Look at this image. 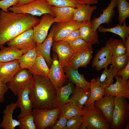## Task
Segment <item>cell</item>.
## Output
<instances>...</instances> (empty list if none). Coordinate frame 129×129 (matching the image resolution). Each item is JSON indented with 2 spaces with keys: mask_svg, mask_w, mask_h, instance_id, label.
<instances>
[{
  "mask_svg": "<svg viewBox=\"0 0 129 129\" xmlns=\"http://www.w3.org/2000/svg\"><path fill=\"white\" fill-rule=\"evenodd\" d=\"M51 6L77 8L83 5L77 0H46Z\"/></svg>",
  "mask_w": 129,
  "mask_h": 129,
  "instance_id": "cell-37",
  "label": "cell"
},
{
  "mask_svg": "<svg viewBox=\"0 0 129 129\" xmlns=\"http://www.w3.org/2000/svg\"><path fill=\"white\" fill-rule=\"evenodd\" d=\"M9 89L6 84H5L0 81V105L4 100V95Z\"/></svg>",
  "mask_w": 129,
  "mask_h": 129,
  "instance_id": "cell-48",
  "label": "cell"
},
{
  "mask_svg": "<svg viewBox=\"0 0 129 129\" xmlns=\"http://www.w3.org/2000/svg\"><path fill=\"white\" fill-rule=\"evenodd\" d=\"M54 17L49 14H44L38 23L33 28L34 37L37 43H42L47 37L49 29L55 22Z\"/></svg>",
  "mask_w": 129,
  "mask_h": 129,
  "instance_id": "cell-10",
  "label": "cell"
},
{
  "mask_svg": "<svg viewBox=\"0 0 129 129\" xmlns=\"http://www.w3.org/2000/svg\"><path fill=\"white\" fill-rule=\"evenodd\" d=\"M106 46L109 48L112 55H119L126 53L124 42L122 39L111 38L106 42Z\"/></svg>",
  "mask_w": 129,
  "mask_h": 129,
  "instance_id": "cell-32",
  "label": "cell"
},
{
  "mask_svg": "<svg viewBox=\"0 0 129 129\" xmlns=\"http://www.w3.org/2000/svg\"><path fill=\"white\" fill-rule=\"evenodd\" d=\"M115 97L111 95H104L94 102V106L100 111L110 125L112 121Z\"/></svg>",
  "mask_w": 129,
  "mask_h": 129,
  "instance_id": "cell-14",
  "label": "cell"
},
{
  "mask_svg": "<svg viewBox=\"0 0 129 129\" xmlns=\"http://www.w3.org/2000/svg\"><path fill=\"white\" fill-rule=\"evenodd\" d=\"M50 5L46 0H36L27 4L19 6H12L9 7V11L18 13L29 14L40 16L48 13L55 16L52 12Z\"/></svg>",
  "mask_w": 129,
  "mask_h": 129,
  "instance_id": "cell-5",
  "label": "cell"
},
{
  "mask_svg": "<svg viewBox=\"0 0 129 129\" xmlns=\"http://www.w3.org/2000/svg\"><path fill=\"white\" fill-rule=\"evenodd\" d=\"M126 0L128 1L129 0Z\"/></svg>",
  "mask_w": 129,
  "mask_h": 129,
  "instance_id": "cell-53",
  "label": "cell"
},
{
  "mask_svg": "<svg viewBox=\"0 0 129 129\" xmlns=\"http://www.w3.org/2000/svg\"><path fill=\"white\" fill-rule=\"evenodd\" d=\"M19 0H0V8L1 10L8 11V8L15 5Z\"/></svg>",
  "mask_w": 129,
  "mask_h": 129,
  "instance_id": "cell-45",
  "label": "cell"
},
{
  "mask_svg": "<svg viewBox=\"0 0 129 129\" xmlns=\"http://www.w3.org/2000/svg\"><path fill=\"white\" fill-rule=\"evenodd\" d=\"M82 22L72 21L55 24L54 42L61 40L68 36L73 31L79 29Z\"/></svg>",
  "mask_w": 129,
  "mask_h": 129,
  "instance_id": "cell-17",
  "label": "cell"
},
{
  "mask_svg": "<svg viewBox=\"0 0 129 129\" xmlns=\"http://www.w3.org/2000/svg\"><path fill=\"white\" fill-rule=\"evenodd\" d=\"M126 53L129 55V36L125 39L124 42Z\"/></svg>",
  "mask_w": 129,
  "mask_h": 129,
  "instance_id": "cell-51",
  "label": "cell"
},
{
  "mask_svg": "<svg viewBox=\"0 0 129 129\" xmlns=\"http://www.w3.org/2000/svg\"><path fill=\"white\" fill-rule=\"evenodd\" d=\"M67 78L70 82L87 91H89L90 82L87 81L84 76L80 74L77 70L66 66L64 68Z\"/></svg>",
  "mask_w": 129,
  "mask_h": 129,
  "instance_id": "cell-21",
  "label": "cell"
},
{
  "mask_svg": "<svg viewBox=\"0 0 129 129\" xmlns=\"http://www.w3.org/2000/svg\"><path fill=\"white\" fill-rule=\"evenodd\" d=\"M91 91H87L76 86L70 101L82 109L88 100L90 95Z\"/></svg>",
  "mask_w": 129,
  "mask_h": 129,
  "instance_id": "cell-26",
  "label": "cell"
},
{
  "mask_svg": "<svg viewBox=\"0 0 129 129\" xmlns=\"http://www.w3.org/2000/svg\"><path fill=\"white\" fill-rule=\"evenodd\" d=\"M16 108V103L13 102L6 106L3 111L2 120L0 124V128L4 129H14L19 126L18 121L13 118V112Z\"/></svg>",
  "mask_w": 129,
  "mask_h": 129,
  "instance_id": "cell-19",
  "label": "cell"
},
{
  "mask_svg": "<svg viewBox=\"0 0 129 129\" xmlns=\"http://www.w3.org/2000/svg\"><path fill=\"white\" fill-rule=\"evenodd\" d=\"M82 123L80 129H110L111 125L100 111L94 106V102L84 106Z\"/></svg>",
  "mask_w": 129,
  "mask_h": 129,
  "instance_id": "cell-3",
  "label": "cell"
},
{
  "mask_svg": "<svg viewBox=\"0 0 129 129\" xmlns=\"http://www.w3.org/2000/svg\"><path fill=\"white\" fill-rule=\"evenodd\" d=\"M23 54L20 50L14 48L4 46L0 50V63L18 60Z\"/></svg>",
  "mask_w": 129,
  "mask_h": 129,
  "instance_id": "cell-27",
  "label": "cell"
},
{
  "mask_svg": "<svg viewBox=\"0 0 129 129\" xmlns=\"http://www.w3.org/2000/svg\"><path fill=\"white\" fill-rule=\"evenodd\" d=\"M116 75L121 77L124 81H126L129 78V61L126 66L121 70L117 71Z\"/></svg>",
  "mask_w": 129,
  "mask_h": 129,
  "instance_id": "cell-47",
  "label": "cell"
},
{
  "mask_svg": "<svg viewBox=\"0 0 129 129\" xmlns=\"http://www.w3.org/2000/svg\"><path fill=\"white\" fill-rule=\"evenodd\" d=\"M72 83L70 82L66 85L62 86L56 90V95L54 104V108H60L70 101V96L74 90Z\"/></svg>",
  "mask_w": 129,
  "mask_h": 129,
  "instance_id": "cell-22",
  "label": "cell"
},
{
  "mask_svg": "<svg viewBox=\"0 0 129 129\" xmlns=\"http://www.w3.org/2000/svg\"><path fill=\"white\" fill-rule=\"evenodd\" d=\"M83 115H76L68 119L65 129H79L82 124Z\"/></svg>",
  "mask_w": 129,
  "mask_h": 129,
  "instance_id": "cell-40",
  "label": "cell"
},
{
  "mask_svg": "<svg viewBox=\"0 0 129 129\" xmlns=\"http://www.w3.org/2000/svg\"><path fill=\"white\" fill-rule=\"evenodd\" d=\"M116 75V73L111 65L109 69L105 68L100 78L98 77L96 79V83L103 88L108 87L113 83V79Z\"/></svg>",
  "mask_w": 129,
  "mask_h": 129,
  "instance_id": "cell-29",
  "label": "cell"
},
{
  "mask_svg": "<svg viewBox=\"0 0 129 129\" xmlns=\"http://www.w3.org/2000/svg\"><path fill=\"white\" fill-rule=\"evenodd\" d=\"M129 118V104L127 98L115 97L111 129H124Z\"/></svg>",
  "mask_w": 129,
  "mask_h": 129,
  "instance_id": "cell-4",
  "label": "cell"
},
{
  "mask_svg": "<svg viewBox=\"0 0 129 129\" xmlns=\"http://www.w3.org/2000/svg\"><path fill=\"white\" fill-rule=\"evenodd\" d=\"M116 3L118 13V24L122 25L129 17V3L126 0H116Z\"/></svg>",
  "mask_w": 129,
  "mask_h": 129,
  "instance_id": "cell-34",
  "label": "cell"
},
{
  "mask_svg": "<svg viewBox=\"0 0 129 129\" xmlns=\"http://www.w3.org/2000/svg\"><path fill=\"white\" fill-rule=\"evenodd\" d=\"M51 9L55 16V22L60 23L73 21L76 8L69 6H51Z\"/></svg>",
  "mask_w": 129,
  "mask_h": 129,
  "instance_id": "cell-20",
  "label": "cell"
},
{
  "mask_svg": "<svg viewBox=\"0 0 129 129\" xmlns=\"http://www.w3.org/2000/svg\"><path fill=\"white\" fill-rule=\"evenodd\" d=\"M68 119L63 116H61L50 128L52 129H65Z\"/></svg>",
  "mask_w": 129,
  "mask_h": 129,
  "instance_id": "cell-43",
  "label": "cell"
},
{
  "mask_svg": "<svg viewBox=\"0 0 129 129\" xmlns=\"http://www.w3.org/2000/svg\"><path fill=\"white\" fill-rule=\"evenodd\" d=\"M112 54L110 51L109 54L97 62L95 67L97 71H99L103 68H107L108 65L111 64Z\"/></svg>",
  "mask_w": 129,
  "mask_h": 129,
  "instance_id": "cell-42",
  "label": "cell"
},
{
  "mask_svg": "<svg viewBox=\"0 0 129 129\" xmlns=\"http://www.w3.org/2000/svg\"><path fill=\"white\" fill-rule=\"evenodd\" d=\"M32 78V75L27 69H22L20 70L6 84L9 89L14 95L17 96L20 89L29 82Z\"/></svg>",
  "mask_w": 129,
  "mask_h": 129,
  "instance_id": "cell-12",
  "label": "cell"
},
{
  "mask_svg": "<svg viewBox=\"0 0 129 129\" xmlns=\"http://www.w3.org/2000/svg\"><path fill=\"white\" fill-rule=\"evenodd\" d=\"M37 56L35 48L23 54L18 59L21 70L23 69H28L31 67L34 63Z\"/></svg>",
  "mask_w": 129,
  "mask_h": 129,
  "instance_id": "cell-33",
  "label": "cell"
},
{
  "mask_svg": "<svg viewBox=\"0 0 129 129\" xmlns=\"http://www.w3.org/2000/svg\"><path fill=\"white\" fill-rule=\"evenodd\" d=\"M55 24L52 27L49 33L44 41L41 43H37L35 48L37 55H41L46 61L49 69L52 64L53 59L50 56V51L53 42Z\"/></svg>",
  "mask_w": 129,
  "mask_h": 129,
  "instance_id": "cell-16",
  "label": "cell"
},
{
  "mask_svg": "<svg viewBox=\"0 0 129 129\" xmlns=\"http://www.w3.org/2000/svg\"><path fill=\"white\" fill-rule=\"evenodd\" d=\"M45 60L42 56L37 55L32 65L28 69L31 74L47 77L49 68Z\"/></svg>",
  "mask_w": 129,
  "mask_h": 129,
  "instance_id": "cell-25",
  "label": "cell"
},
{
  "mask_svg": "<svg viewBox=\"0 0 129 129\" xmlns=\"http://www.w3.org/2000/svg\"><path fill=\"white\" fill-rule=\"evenodd\" d=\"M82 4L92 5L97 3V0H77Z\"/></svg>",
  "mask_w": 129,
  "mask_h": 129,
  "instance_id": "cell-49",
  "label": "cell"
},
{
  "mask_svg": "<svg viewBox=\"0 0 129 129\" xmlns=\"http://www.w3.org/2000/svg\"><path fill=\"white\" fill-rule=\"evenodd\" d=\"M122 25L118 24L114 27L106 28L100 26L97 28L98 31L100 32L105 33L110 32L120 36L124 42L126 38L129 35V26H127L124 22Z\"/></svg>",
  "mask_w": 129,
  "mask_h": 129,
  "instance_id": "cell-30",
  "label": "cell"
},
{
  "mask_svg": "<svg viewBox=\"0 0 129 129\" xmlns=\"http://www.w3.org/2000/svg\"><path fill=\"white\" fill-rule=\"evenodd\" d=\"M40 19L29 14L0 11V49L7 42L28 29L32 28Z\"/></svg>",
  "mask_w": 129,
  "mask_h": 129,
  "instance_id": "cell-1",
  "label": "cell"
},
{
  "mask_svg": "<svg viewBox=\"0 0 129 129\" xmlns=\"http://www.w3.org/2000/svg\"><path fill=\"white\" fill-rule=\"evenodd\" d=\"M33 83L32 78L29 82L21 87L18 91L17 96L18 99L16 102L17 107L19 108L21 111L20 113L17 116L18 119L32 113V109L29 95Z\"/></svg>",
  "mask_w": 129,
  "mask_h": 129,
  "instance_id": "cell-8",
  "label": "cell"
},
{
  "mask_svg": "<svg viewBox=\"0 0 129 129\" xmlns=\"http://www.w3.org/2000/svg\"><path fill=\"white\" fill-rule=\"evenodd\" d=\"M129 121L128 120L126 123L124 128V129H129Z\"/></svg>",
  "mask_w": 129,
  "mask_h": 129,
  "instance_id": "cell-52",
  "label": "cell"
},
{
  "mask_svg": "<svg viewBox=\"0 0 129 129\" xmlns=\"http://www.w3.org/2000/svg\"><path fill=\"white\" fill-rule=\"evenodd\" d=\"M64 68L59 63L57 55L54 53L52 64L49 69L47 76L54 86L56 90L63 86L67 81Z\"/></svg>",
  "mask_w": 129,
  "mask_h": 129,
  "instance_id": "cell-9",
  "label": "cell"
},
{
  "mask_svg": "<svg viewBox=\"0 0 129 129\" xmlns=\"http://www.w3.org/2000/svg\"><path fill=\"white\" fill-rule=\"evenodd\" d=\"M90 89L91 93L90 98L85 105L87 106L102 98L105 94L104 88L98 85L96 82V79H92L90 82Z\"/></svg>",
  "mask_w": 129,
  "mask_h": 129,
  "instance_id": "cell-31",
  "label": "cell"
},
{
  "mask_svg": "<svg viewBox=\"0 0 129 129\" xmlns=\"http://www.w3.org/2000/svg\"><path fill=\"white\" fill-rule=\"evenodd\" d=\"M129 61V55L126 53L121 55H112L111 64L116 72L124 68Z\"/></svg>",
  "mask_w": 129,
  "mask_h": 129,
  "instance_id": "cell-35",
  "label": "cell"
},
{
  "mask_svg": "<svg viewBox=\"0 0 129 129\" xmlns=\"http://www.w3.org/2000/svg\"><path fill=\"white\" fill-rule=\"evenodd\" d=\"M91 20L82 22L79 29L81 38L92 45L98 43L97 31H93L91 29Z\"/></svg>",
  "mask_w": 129,
  "mask_h": 129,
  "instance_id": "cell-23",
  "label": "cell"
},
{
  "mask_svg": "<svg viewBox=\"0 0 129 129\" xmlns=\"http://www.w3.org/2000/svg\"><path fill=\"white\" fill-rule=\"evenodd\" d=\"M92 48L88 49L84 55L80 67H86L89 63L92 57Z\"/></svg>",
  "mask_w": 129,
  "mask_h": 129,
  "instance_id": "cell-46",
  "label": "cell"
},
{
  "mask_svg": "<svg viewBox=\"0 0 129 129\" xmlns=\"http://www.w3.org/2000/svg\"><path fill=\"white\" fill-rule=\"evenodd\" d=\"M20 70L18 60L0 63V81L6 84Z\"/></svg>",
  "mask_w": 129,
  "mask_h": 129,
  "instance_id": "cell-18",
  "label": "cell"
},
{
  "mask_svg": "<svg viewBox=\"0 0 129 129\" xmlns=\"http://www.w3.org/2000/svg\"><path fill=\"white\" fill-rule=\"evenodd\" d=\"M81 38L80 33L79 29L73 31L66 37L60 40L68 43L76 39Z\"/></svg>",
  "mask_w": 129,
  "mask_h": 129,
  "instance_id": "cell-44",
  "label": "cell"
},
{
  "mask_svg": "<svg viewBox=\"0 0 129 129\" xmlns=\"http://www.w3.org/2000/svg\"><path fill=\"white\" fill-rule=\"evenodd\" d=\"M116 7V0H111L107 7L103 9L102 12L99 16L93 18L91 22V29L94 32L97 31L98 27L102 24H106L109 26L113 22L112 19L115 15L114 8Z\"/></svg>",
  "mask_w": 129,
  "mask_h": 129,
  "instance_id": "cell-15",
  "label": "cell"
},
{
  "mask_svg": "<svg viewBox=\"0 0 129 129\" xmlns=\"http://www.w3.org/2000/svg\"><path fill=\"white\" fill-rule=\"evenodd\" d=\"M60 108L52 109H32V114L33 117L36 129L50 128L56 120Z\"/></svg>",
  "mask_w": 129,
  "mask_h": 129,
  "instance_id": "cell-6",
  "label": "cell"
},
{
  "mask_svg": "<svg viewBox=\"0 0 129 129\" xmlns=\"http://www.w3.org/2000/svg\"><path fill=\"white\" fill-rule=\"evenodd\" d=\"M6 43L8 46L19 49L23 54L35 48L37 44L32 28L25 31Z\"/></svg>",
  "mask_w": 129,
  "mask_h": 129,
  "instance_id": "cell-7",
  "label": "cell"
},
{
  "mask_svg": "<svg viewBox=\"0 0 129 129\" xmlns=\"http://www.w3.org/2000/svg\"><path fill=\"white\" fill-rule=\"evenodd\" d=\"M36 0H19L14 5L19 6L26 5Z\"/></svg>",
  "mask_w": 129,
  "mask_h": 129,
  "instance_id": "cell-50",
  "label": "cell"
},
{
  "mask_svg": "<svg viewBox=\"0 0 129 129\" xmlns=\"http://www.w3.org/2000/svg\"><path fill=\"white\" fill-rule=\"evenodd\" d=\"M78 115H83L82 109L70 101L60 107L58 118L63 116L68 119Z\"/></svg>",
  "mask_w": 129,
  "mask_h": 129,
  "instance_id": "cell-28",
  "label": "cell"
},
{
  "mask_svg": "<svg viewBox=\"0 0 129 129\" xmlns=\"http://www.w3.org/2000/svg\"><path fill=\"white\" fill-rule=\"evenodd\" d=\"M52 50L56 53L59 61L64 68L67 66L75 52L68 43L60 41L53 42Z\"/></svg>",
  "mask_w": 129,
  "mask_h": 129,
  "instance_id": "cell-13",
  "label": "cell"
},
{
  "mask_svg": "<svg viewBox=\"0 0 129 129\" xmlns=\"http://www.w3.org/2000/svg\"><path fill=\"white\" fill-rule=\"evenodd\" d=\"M68 44L75 52L92 48V45L81 38L77 39Z\"/></svg>",
  "mask_w": 129,
  "mask_h": 129,
  "instance_id": "cell-36",
  "label": "cell"
},
{
  "mask_svg": "<svg viewBox=\"0 0 129 129\" xmlns=\"http://www.w3.org/2000/svg\"><path fill=\"white\" fill-rule=\"evenodd\" d=\"M18 126L20 129H36L34 117L32 114L27 115L19 119Z\"/></svg>",
  "mask_w": 129,
  "mask_h": 129,
  "instance_id": "cell-38",
  "label": "cell"
},
{
  "mask_svg": "<svg viewBox=\"0 0 129 129\" xmlns=\"http://www.w3.org/2000/svg\"><path fill=\"white\" fill-rule=\"evenodd\" d=\"M33 83L29 93L32 109H52L56 90L48 77L33 74Z\"/></svg>",
  "mask_w": 129,
  "mask_h": 129,
  "instance_id": "cell-2",
  "label": "cell"
},
{
  "mask_svg": "<svg viewBox=\"0 0 129 129\" xmlns=\"http://www.w3.org/2000/svg\"><path fill=\"white\" fill-rule=\"evenodd\" d=\"M109 48L106 46L102 47L97 52L91 62L92 67H95L97 63L108 54L110 52Z\"/></svg>",
  "mask_w": 129,
  "mask_h": 129,
  "instance_id": "cell-41",
  "label": "cell"
},
{
  "mask_svg": "<svg viewBox=\"0 0 129 129\" xmlns=\"http://www.w3.org/2000/svg\"><path fill=\"white\" fill-rule=\"evenodd\" d=\"M115 83L108 87L104 88V95H111L114 97H122L129 99V80L124 81L121 77L115 75Z\"/></svg>",
  "mask_w": 129,
  "mask_h": 129,
  "instance_id": "cell-11",
  "label": "cell"
},
{
  "mask_svg": "<svg viewBox=\"0 0 129 129\" xmlns=\"http://www.w3.org/2000/svg\"><path fill=\"white\" fill-rule=\"evenodd\" d=\"M88 50L75 52L67 66L74 69L77 70L80 67L82 59Z\"/></svg>",
  "mask_w": 129,
  "mask_h": 129,
  "instance_id": "cell-39",
  "label": "cell"
},
{
  "mask_svg": "<svg viewBox=\"0 0 129 129\" xmlns=\"http://www.w3.org/2000/svg\"><path fill=\"white\" fill-rule=\"evenodd\" d=\"M97 9L96 6H91L87 4H83L76 8L73 21L80 22L90 20L93 12Z\"/></svg>",
  "mask_w": 129,
  "mask_h": 129,
  "instance_id": "cell-24",
  "label": "cell"
}]
</instances>
